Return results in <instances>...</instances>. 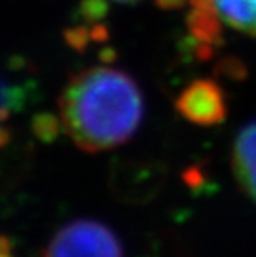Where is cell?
Returning <instances> with one entry per match:
<instances>
[{"label":"cell","mask_w":256,"mask_h":257,"mask_svg":"<svg viewBox=\"0 0 256 257\" xmlns=\"http://www.w3.org/2000/svg\"><path fill=\"white\" fill-rule=\"evenodd\" d=\"M177 111L198 126H215L226 118L225 91L213 80L200 78L182 90L175 101Z\"/></svg>","instance_id":"3957f363"},{"label":"cell","mask_w":256,"mask_h":257,"mask_svg":"<svg viewBox=\"0 0 256 257\" xmlns=\"http://www.w3.org/2000/svg\"><path fill=\"white\" fill-rule=\"evenodd\" d=\"M193 10L211 15L221 27L256 38V0H188Z\"/></svg>","instance_id":"277c9868"},{"label":"cell","mask_w":256,"mask_h":257,"mask_svg":"<svg viewBox=\"0 0 256 257\" xmlns=\"http://www.w3.org/2000/svg\"><path fill=\"white\" fill-rule=\"evenodd\" d=\"M30 90L27 81L0 75V151L12 140V119L25 110Z\"/></svg>","instance_id":"8992f818"},{"label":"cell","mask_w":256,"mask_h":257,"mask_svg":"<svg viewBox=\"0 0 256 257\" xmlns=\"http://www.w3.org/2000/svg\"><path fill=\"white\" fill-rule=\"evenodd\" d=\"M231 168L239 188L256 202V121L238 133L233 145Z\"/></svg>","instance_id":"5b68a950"},{"label":"cell","mask_w":256,"mask_h":257,"mask_svg":"<svg viewBox=\"0 0 256 257\" xmlns=\"http://www.w3.org/2000/svg\"><path fill=\"white\" fill-rule=\"evenodd\" d=\"M43 257H123V250L108 226L94 219H77L58 229Z\"/></svg>","instance_id":"7a4b0ae2"},{"label":"cell","mask_w":256,"mask_h":257,"mask_svg":"<svg viewBox=\"0 0 256 257\" xmlns=\"http://www.w3.org/2000/svg\"><path fill=\"white\" fill-rule=\"evenodd\" d=\"M60 123L81 151L122 146L143 119V95L127 72L90 67L72 76L58 98Z\"/></svg>","instance_id":"6da1fadb"},{"label":"cell","mask_w":256,"mask_h":257,"mask_svg":"<svg viewBox=\"0 0 256 257\" xmlns=\"http://www.w3.org/2000/svg\"><path fill=\"white\" fill-rule=\"evenodd\" d=\"M105 2H113V4H135V2H140V0H105ZM102 7H103V0H87L83 9L87 10V15L89 17H94V15L99 12L102 14Z\"/></svg>","instance_id":"52a82bcc"},{"label":"cell","mask_w":256,"mask_h":257,"mask_svg":"<svg viewBox=\"0 0 256 257\" xmlns=\"http://www.w3.org/2000/svg\"><path fill=\"white\" fill-rule=\"evenodd\" d=\"M0 257H14L9 239L5 237H0Z\"/></svg>","instance_id":"ba28073f"}]
</instances>
